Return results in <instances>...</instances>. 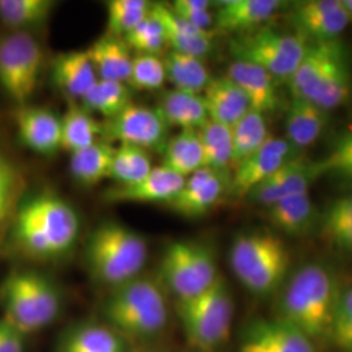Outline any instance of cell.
Wrapping results in <instances>:
<instances>
[{
  "instance_id": "6da1fadb",
  "label": "cell",
  "mask_w": 352,
  "mask_h": 352,
  "mask_svg": "<svg viewBox=\"0 0 352 352\" xmlns=\"http://www.w3.org/2000/svg\"><path fill=\"white\" fill-rule=\"evenodd\" d=\"M340 291L331 272L311 263L299 269L283 289L277 318L300 331L315 344L330 340Z\"/></svg>"
},
{
  "instance_id": "7a4b0ae2",
  "label": "cell",
  "mask_w": 352,
  "mask_h": 352,
  "mask_svg": "<svg viewBox=\"0 0 352 352\" xmlns=\"http://www.w3.org/2000/svg\"><path fill=\"white\" fill-rule=\"evenodd\" d=\"M78 230V217L68 202L51 193H39L16 209L12 239L28 256L49 258L68 251Z\"/></svg>"
},
{
  "instance_id": "3957f363",
  "label": "cell",
  "mask_w": 352,
  "mask_h": 352,
  "mask_svg": "<svg viewBox=\"0 0 352 352\" xmlns=\"http://www.w3.org/2000/svg\"><path fill=\"white\" fill-rule=\"evenodd\" d=\"M287 81L294 98L312 102L325 111L343 104L351 94V72L343 45L338 39L308 43Z\"/></svg>"
},
{
  "instance_id": "277c9868",
  "label": "cell",
  "mask_w": 352,
  "mask_h": 352,
  "mask_svg": "<svg viewBox=\"0 0 352 352\" xmlns=\"http://www.w3.org/2000/svg\"><path fill=\"white\" fill-rule=\"evenodd\" d=\"M287 244L269 230H252L235 236L230 248V265L240 283L257 296L277 291L289 273Z\"/></svg>"
},
{
  "instance_id": "5b68a950",
  "label": "cell",
  "mask_w": 352,
  "mask_h": 352,
  "mask_svg": "<svg viewBox=\"0 0 352 352\" xmlns=\"http://www.w3.org/2000/svg\"><path fill=\"white\" fill-rule=\"evenodd\" d=\"M103 315L113 330L132 338L154 337L168 321L162 289L146 278H135L115 287L103 304Z\"/></svg>"
},
{
  "instance_id": "8992f818",
  "label": "cell",
  "mask_w": 352,
  "mask_h": 352,
  "mask_svg": "<svg viewBox=\"0 0 352 352\" xmlns=\"http://www.w3.org/2000/svg\"><path fill=\"white\" fill-rule=\"evenodd\" d=\"M85 257L93 277L118 287L139 276L148 258V245L132 228L106 222L91 232Z\"/></svg>"
},
{
  "instance_id": "52a82bcc",
  "label": "cell",
  "mask_w": 352,
  "mask_h": 352,
  "mask_svg": "<svg viewBox=\"0 0 352 352\" xmlns=\"http://www.w3.org/2000/svg\"><path fill=\"white\" fill-rule=\"evenodd\" d=\"M6 320L23 334L50 325L59 315L62 300L55 285L34 270H13L0 286Z\"/></svg>"
},
{
  "instance_id": "ba28073f",
  "label": "cell",
  "mask_w": 352,
  "mask_h": 352,
  "mask_svg": "<svg viewBox=\"0 0 352 352\" xmlns=\"http://www.w3.org/2000/svg\"><path fill=\"white\" fill-rule=\"evenodd\" d=\"M176 312L195 349L202 352L218 349L228 340L234 318V300L226 280L219 276L200 294L179 299Z\"/></svg>"
},
{
  "instance_id": "9c48e42d",
  "label": "cell",
  "mask_w": 352,
  "mask_h": 352,
  "mask_svg": "<svg viewBox=\"0 0 352 352\" xmlns=\"http://www.w3.org/2000/svg\"><path fill=\"white\" fill-rule=\"evenodd\" d=\"M160 270L164 286L177 300L200 294L219 277L213 251L193 240L171 243L164 251Z\"/></svg>"
},
{
  "instance_id": "30bf717a",
  "label": "cell",
  "mask_w": 352,
  "mask_h": 352,
  "mask_svg": "<svg viewBox=\"0 0 352 352\" xmlns=\"http://www.w3.org/2000/svg\"><path fill=\"white\" fill-rule=\"evenodd\" d=\"M307 45L298 34L263 28L234 39L230 47L236 60L254 64L274 78L289 80L302 62Z\"/></svg>"
},
{
  "instance_id": "8fae6325",
  "label": "cell",
  "mask_w": 352,
  "mask_h": 352,
  "mask_svg": "<svg viewBox=\"0 0 352 352\" xmlns=\"http://www.w3.org/2000/svg\"><path fill=\"white\" fill-rule=\"evenodd\" d=\"M43 50L26 32L0 36V87L17 106L28 104L43 68Z\"/></svg>"
},
{
  "instance_id": "7c38bea8",
  "label": "cell",
  "mask_w": 352,
  "mask_h": 352,
  "mask_svg": "<svg viewBox=\"0 0 352 352\" xmlns=\"http://www.w3.org/2000/svg\"><path fill=\"white\" fill-rule=\"evenodd\" d=\"M167 124L157 109L131 103L123 111L102 123V139L106 142L119 141L145 151H162L168 141Z\"/></svg>"
},
{
  "instance_id": "4fadbf2b",
  "label": "cell",
  "mask_w": 352,
  "mask_h": 352,
  "mask_svg": "<svg viewBox=\"0 0 352 352\" xmlns=\"http://www.w3.org/2000/svg\"><path fill=\"white\" fill-rule=\"evenodd\" d=\"M298 36L311 43L336 41L350 20L342 7V0H305L294 6L291 14Z\"/></svg>"
},
{
  "instance_id": "5bb4252c",
  "label": "cell",
  "mask_w": 352,
  "mask_h": 352,
  "mask_svg": "<svg viewBox=\"0 0 352 352\" xmlns=\"http://www.w3.org/2000/svg\"><path fill=\"white\" fill-rule=\"evenodd\" d=\"M318 176H321L318 162L289 158L276 173L252 189L247 197L269 208L286 197L308 193L309 186Z\"/></svg>"
},
{
  "instance_id": "9a60e30c",
  "label": "cell",
  "mask_w": 352,
  "mask_h": 352,
  "mask_svg": "<svg viewBox=\"0 0 352 352\" xmlns=\"http://www.w3.org/2000/svg\"><path fill=\"white\" fill-rule=\"evenodd\" d=\"M292 149L287 140L269 136L258 151L234 168L235 173L230 179L228 192L234 197H247L252 189L289 161Z\"/></svg>"
},
{
  "instance_id": "2e32d148",
  "label": "cell",
  "mask_w": 352,
  "mask_h": 352,
  "mask_svg": "<svg viewBox=\"0 0 352 352\" xmlns=\"http://www.w3.org/2000/svg\"><path fill=\"white\" fill-rule=\"evenodd\" d=\"M239 352H316V344L279 318H257L244 329Z\"/></svg>"
},
{
  "instance_id": "e0dca14e",
  "label": "cell",
  "mask_w": 352,
  "mask_h": 352,
  "mask_svg": "<svg viewBox=\"0 0 352 352\" xmlns=\"http://www.w3.org/2000/svg\"><path fill=\"white\" fill-rule=\"evenodd\" d=\"M12 119L17 139L26 149L41 155L60 149V118L49 109L17 106Z\"/></svg>"
},
{
  "instance_id": "ac0fdd59",
  "label": "cell",
  "mask_w": 352,
  "mask_h": 352,
  "mask_svg": "<svg viewBox=\"0 0 352 352\" xmlns=\"http://www.w3.org/2000/svg\"><path fill=\"white\" fill-rule=\"evenodd\" d=\"M228 186L230 179L225 173L202 167L186 179L183 188L168 206L184 217H200L219 201Z\"/></svg>"
},
{
  "instance_id": "d6986e66",
  "label": "cell",
  "mask_w": 352,
  "mask_h": 352,
  "mask_svg": "<svg viewBox=\"0 0 352 352\" xmlns=\"http://www.w3.org/2000/svg\"><path fill=\"white\" fill-rule=\"evenodd\" d=\"M184 176L160 166L154 167L151 174L135 184L115 186L104 192V199L109 202H168L175 199L182 190Z\"/></svg>"
},
{
  "instance_id": "ffe728a7",
  "label": "cell",
  "mask_w": 352,
  "mask_h": 352,
  "mask_svg": "<svg viewBox=\"0 0 352 352\" xmlns=\"http://www.w3.org/2000/svg\"><path fill=\"white\" fill-rule=\"evenodd\" d=\"M283 7L279 0H225L217 3L214 21L228 33H245L264 24Z\"/></svg>"
},
{
  "instance_id": "44dd1931",
  "label": "cell",
  "mask_w": 352,
  "mask_h": 352,
  "mask_svg": "<svg viewBox=\"0 0 352 352\" xmlns=\"http://www.w3.org/2000/svg\"><path fill=\"white\" fill-rule=\"evenodd\" d=\"M202 100L209 120L230 128L251 110L247 96L228 76L212 78L204 90Z\"/></svg>"
},
{
  "instance_id": "7402d4cb",
  "label": "cell",
  "mask_w": 352,
  "mask_h": 352,
  "mask_svg": "<svg viewBox=\"0 0 352 352\" xmlns=\"http://www.w3.org/2000/svg\"><path fill=\"white\" fill-rule=\"evenodd\" d=\"M151 13L164 26L166 45L171 51L204 58L213 49L210 32H204L180 19L166 4H151Z\"/></svg>"
},
{
  "instance_id": "603a6c76",
  "label": "cell",
  "mask_w": 352,
  "mask_h": 352,
  "mask_svg": "<svg viewBox=\"0 0 352 352\" xmlns=\"http://www.w3.org/2000/svg\"><path fill=\"white\" fill-rule=\"evenodd\" d=\"M227 76L239 87L257 113H273L278 107L276 78L254 64L235 60L228 65Z\"/></svg>"
},
{
  "instance_id": "cb8c5ba5",
  "label": "cell",
  "mask_w": 352,
  "mask_h": 352,
  "mask_svg": "<svg viewBox=\"0 0 352 352\" xmlns=\"http://www.w3.org/2000/svg\"><path fill=\"white\" fill-rule=\"evenodd\" d=\"M51 68L55 85L69 98L81 100L98 81L87 50L60 54Z\"/></svg>"
},
{
  "instance_id": "d4e9b609",
  "label": "cell",
  "mask_w": 352,
  "mask_h": 352,
  "mask_svg": "<svg viewBox=\"0 0 352 352\" xmlns=\"http://www.w3.org/2000/svg\"><path fill=\"white\" fill-rule=\"evenodd\" d=\"M267 218L278 231L294 238L305 236L318 225L315 204L308 193L286 197L270 205L267 208Z\"/></svg>"
},
{
  "instance_id": "484cf974",
  "label": "cell",
  "mask_w": 352,
  "mask_h": 352,
  "mask_svg": "<svg viewBox=\"0 0 352 352\" xmlns=\"http://www.w3.org/2000/svg\"><path fill=\"white\" fill-rule=\"evenodd\" d=\"M87 52L98 80L128 82L133 56L123 38L106 34L98 38Z\"/></svg>"
},
{
  "instance_id": "4316f807",
  "label": "cell",
  "mask_w": 352,
  "mask_h": 352,
  "mask_svg": "<svg viewBox=\"0 0 352 352\" xmlns=\"http://www.w3.org/2000/svg\"><path fill=\"white\" fill-rule=\"evenodd\" d=\"M327 111L312 102L294 98L286 113L285 126L292 148H305L320 138L327 123Z\"/></svg>"
},
{
  "instance_id": "83f0119b",
  "label": "cell",
  "mask_w": 352,
  "mask_h": 352,
  "mask_svg": "<svg viewBox=\"0 0 352 352\" xmlns=\"http://www.w3.org/2000/svg\"><path fill=\"white\" fill-rule=\"evenodd\" d=\"M157 110L170 126L180 129H200L208 120L205 103L200 94L168 90L160 100Z\"/></svg>"
},
{
  "instance_id": "f1b7e54d",
  "label": "cell",
  "mask_w": 352,
  "mask_h": 352,
  "mask_svg": "<svg viewBox=\"0 0 352 352\" xmlns=\"http://www.w3.org/2000/svg\"><path fill=\"white\" fill-rule=\"evenodd\" d=\"M116 148L110 142L97 141L96 144L72 153L71 173L80 184L93 187L110 176Z\"/></svg>"
},
{
  "instance_id": "f546056e",
  "label": "cell",
  "mask_w": 352,
  "mask_h": 352,
  "mask_svg": "<svg viewBox=\"0 0 352 352\" xmlns=\"http://www.w3.org/2000/svg\"><path fill=\"white\" fill-rule=\"evenodd\" d=\"M166 78L175 90L200 94L210 82L212 77L201 58L170 51L164 59Z\"/></svg>"
},
{
  "instance_id": "4dcf8cb0",
  "label": "cell",
  "mask_w": 352,
  "mask_h": 352,
  "mask_svg": "<svg viewBox=\"0 0 352 352\" xmlns=\"http://www.w3.org/2000/svg\"><path fill=\"white\" fill-rule=\"evenodd\" d=\"M164 167L188 177L204 167V151L196 129H182L168 139L164 149Z\"/></svg>"
},
{
  "instance_id": "1f68e13d",
  "label": "cell",
  "mask_w": 352,
  "mask_h": 352,
  "mask_svg": "<svg viewBox=\"0 0 352 352\" xmlns=\"http://www.w3.org/2000/svg\"><path fill=\"white\" fill-rule=\"evenodd\" d=\"M321 236L343 253H352V195L331 202L318 218Z\"/></svg>"
},
{
  "instance_id": "d6a6232c",
  "label": "cell",
  "mask_w": 352,
  "mask_h": 352,
  "mask_svg": "<svg viewBox=\"0 0 352 352\" xmlns=\"http://www.w3.org/2000/svg\"><path fill=\"white\" fill-rule=\"evenodd\" d=\"M102 124L82 106L72 104L60 118V149L71 154L96 144Z\"/></svg>"
},
{
  "instance_id": "836d02e7",
  "label": "cell",
  "mask_w": 352,
  "mask_h": 352,
  "mask_svg": "<svg viewBox=\"0 0 352 352\" xmlns=\"http://www.w3.org/2000/svg\"><path fill=\"white\" fill-rule=\"evenodd\" d=\"M60 352H126V346L111 327L82 325L67 334Z\"/></svg>"
},
{
  "instance_id": "e575fe53",
  "label": "cell",
  "mask_w": 352,
  "mask_h": 352,
  "mask_svg": "<svg viewBox=\"0 0 352 352\" xmlns=\"http://www.w3.org/2000/svg\"><path fill=\"white\" fill-rule=\"evenodd\" d=\"M56 3L51 0H0V23L13 32H26L42 25Z\"/></svg>"
},
{
  "instance_id": "d590c367",
  "label": "cell",
  "mask_w": 352,
  "mask_h": 352,
  "mask_svg": "<svg viewBox=\"0 0 352 352\" xmlns=\"http://www.w3.org/2000/svg\"><path fill=\"white\" fill-rule=\"evenodd\" d=\"M232 133V160L231 167L247 160L254 151H258L269 139L267 126L264 115L250 110L235 126L231 128Z\"/></svg>"
},
{
  "instance_id": "8d00e7d4",
  "label": "cell",
  "mask_w": 352,
  "mask_h": 352,
  "mask_svg": "<svg viewBox=\"0 0 352 352\" xmlns=\"http://www.w3.org/2000/svg\"><path fill=\"white\" fill-rule=\"evenodd\" d=\"M81 102L87 111L101 113L106 120L123 111L132 103L129 87L126 82L110 80H98L81 98Z\"/></svg>"
},
{
  "instance_id": "74e56055",
  "label": "cell",
  "mask_w": 352,
  "mask_h": 352,
  "mask_svg": "<svg viewBox=\"0 0 352 352\" xmlns=\"http://www.w3.org/2000/svg\"><path fill=\"white\" fill-rule=\"evenodd\" d=\"M197 132L204 151V167L226 173L232 160L231 128L208 120Z\"/></svg>"
},
{
  "instance_id": "f35d334b",
  "label": "cell",
  "mask_w": 352,
  "mask_h": 352,
  "mask_svg": "<svg viewBox=\"0 0 352 352\" xmlns=\"http://www.w3.org/2000/svg\"><path fill=\"white\" fill-rule=\"evenodd\" d=\"M153 168L148 151L132 145H120L115 151L109 177L116 182V186H129L146 177Z\"/></svg>"
},
{
  "instance_id": "ab89813d",
  "label": "cell",
  "mask_w": 352,
  "mask_h": 352,
  "mask_svg": "<svg viewBox=\"0 0 352 352\" xmlns=\"http://www.w3.org/2000/svg\"><path fill=\"white\" fill-rule=\"evenodd\" d=\"M145 0H111L107 3V34L122 37L132 32L149 14Z\"/></svg>"
},
{
  "instance_id": "60d3db41",
  "label": "cell",
  "mask_w": 352,
  "mask_h": 352,
  "mask_svg": "<svg viewBox=\"0 0 352 352\" xmlns=\"http://www.w3.org/2000/svg\"><path fill=\"white\" fill-rule=\"evenodd\" d=\"M23 184L19 167L0 151V232L14 212L16 200Z\"/></svg>"
},
{
  "instance_id": "b9f144b4",
  "label": "cell",
  "mask_w": 352,
  "mask_h": 352,
  "mask_svg": "<svg viewBox=\"0 0 352 352\" xmlns=\"http://www.w3.org/2000/svg\"><path fill=\"white\" fill-rule=\"evenodd\" d=\"M164 59L153 54H136L126 85L136 90H155L166 81Z\"/></svg>"
},
{
  "instance_id": "7bdbcfd3",
  "label": "cell",
  "mask_w": 352,
  "mask_h": 352,
  "mask_svg": "<svg viewBox=\"0 0 352 352\" xmlns=\"http://www.w3.org/2000/svg\"><path fill=\"white\" fill-rule=\"evenodd\" d=\"M321 175H331L352 184V129L336 140L327 157L318 161Z\"/></svg>"
},
{
  "instance_id": "ee69618b",
  "label": "cell",
  "mask_w": 352,
  "mask_h": 352,
  "mask_svg": "<svg viewBox=\"0 0 352 352\" xmlns=\"http://www.w3.org/2000/svg\"><path fill=\"white\" fill-rule=\"evenodd\" d=\"M129 49L138 51V54L158 55L164 46V26L151 14H149L123 38Z\"/></svg>"
},
{
  "instance_id": "f6af8a7d",
  "label": "cell",
  "mask_w": 352,
  "mask_h": 352,
  "mask_svg": "<svg viewBox=\"0 0 352 352\" xmlns=\"http://www.w3.org/2000/svg\"><path fill=\"white\" fill-rule=\"evenodd\" d=\"M330 342L340 352H352V287L340 292L333 318Z\"/></svg>"
},
{
  "instance_id": "bcb514c9",
  "label": "cell",
  "mask_w": 352,
  "mask_h": 352,
  "mask_svg": "<svg viewBox=\"0 0 352 352\" xmlns=\"http://www.w3.org/2000/svg\"><path fill=\"white\" fill-rule=\"evenodd\" d=\"M210 4L212 3L208 0H175L168 6V8L190 25L196 26L204 32H209V28L213 25L214 21Z\"/></svg>"
},
{
  "instance_id": "7dc6e473",
  "label": "cell",
  "mask_w": 352,
  "mask_h": 352,
  "mask_svg": "<svg viewBox=\"0 0 352 352\" xmlns=\"http://www.w3.org/2000/svg\"><path fill=\"white\" fill-rule=\"evenodd\" d=\"M24 336L6 318L0 320V352H24Z\"/></svg>"
},
{
  "instance_id": "c3c4849f",
  "label": "cell",
  "mask_w": 352,
  "mask_h": 352,
  "mask_svg": "<svg viewBox=\"0 0 352 352\" xmlns=\"http://www.w3.org/2000/svg\"><path fill=\"white\" fill-rule=\"evenodd\" d=\"M342 7L347 13L349 20L352 21V0H342Z\"/></svg>"
}]
</instances>
